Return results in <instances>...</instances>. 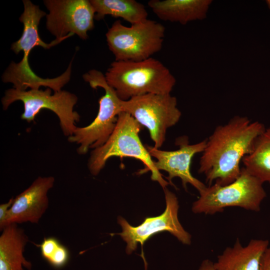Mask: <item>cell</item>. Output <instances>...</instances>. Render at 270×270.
<instances>
[{"label":"cell","mask_w":270,"mask_h":270,"mask_svg":"<svg viewBox=\"0 0 270 270\" xmlns=\"http://www.w3.org/2000/svg\"><path fill=\"white\" fill-rule=\"evenodd\" d=\"M166 208L160 215L146 218L144 222L136 226H131L121 216L118 218L122 232L117 234L126 243V252L132 254L137 248L138 244L142 248L144 242L154 234L168 232L183 244L191 243V236L182 226L178 218V202L176 195L166 188L164 189Z\"/></svg>","instance_id":"cell-10"},{"label":"cell","mask_w":270,"mask_h":270,"mask_svg":"<svg viewBox=\"0 0 270 270\" xmlns=\"http://www.w3.org/2000/svg\"><path fill=\"white\" fill-rule=\"evenodd\" d=\"M266 129L258 122L236 116L216 127L206 140L200 158L198 172L208 186H226L240 174V162L250 154L257 137Z\"/></svg>","instance_id":"cell-1"},{"label":"cell","mask_w":270,"mask_h":270,"mask_svg":"<svg viewBox=\"0 0 270 270\" xmlns=\"http://www.w3.org/2000/svg\"><path fill=\"white\" fill-rule=\"evenodd\" d=\"M164 32V26L155 20L146 19L126 26L117 20L106 36L115 60L140 61L160 50Z\"/></svg>","instance_id":"cell-7"},{"label":"cell","mask_w":270,"mask_h":270,"mask_svg":"<svg viewBox=\"0 0 270 270\" xmlns=\"http://www.w3.org/2000/svg\"><path fill=\"white\" fill-rule=\"evenodd\" d=\"M268 240L252 239L243 246L237 239L232 246L225 248L214 262L215 270H258L262 256L268 247Z\"/></svg>","instance_id":"cell-14"},{"label":"cell","mask_w":270,"mask_h":270,"mask_svg":"<svg viewBox=\"0 0 270 270\" xmlns=\"http://www.w3.org/2000/svg\"><path fill=\"white\" fill-rule=\"evenodd\" d=\"M24 10L19 18L23 24L24 30L20 38L12 44L11 50L18 54L24 52L22 60L18 63L12 62L2 76L4 82H10L13 88L20 90H38L42 86L48 87L58 92L70 80L72 63L66 70L60 76L52 78H44L37 76L31 69L28 64V56L35 46H40L49 49L65 39H55L49 44L44 42L38 34V25L41 18L46 16L38 6L29 0H24Z\"/></svg>","instance_id":"cell-2"},{"label":"cell","mask_w":270,"mask_h":270,"mask_svg":"<svg viewBox=\"0 0 270 270\" xmlns=\"http://www.w3.org/2000/svg\"><path fill=\"white\" fill-rule=\"evenodd\" d=\"M20 100L24 104V110L21 118L30 123L43 109L53 112L58 118L60 124L64 135L72 136L76 129V122H79V114L74 110V106L78 98L74 94L64 90L54 92L52 89L20 90L14 88L6 90L2 98L4 110H6L13 102Z\"/></svg>","instance_id":"cell-8"},{"label":"cell","mask_w":270,"mask_h":270,"mask_svg":"<svg viewBox=\"0 0 270 270\" xmlns=\"http://www.w3.org/2000/svg\"><path fill=\"white\" fill-rule=\"evenodd\" d=\"M142 126L128 113L122 112L118 117L116 126L108 140L91 152L88 166L93 176L98 175L109 158L113 156L132 158L143 163L140 174L150 171L151 179L157 181L164 190L170 184L154 166V161L144 146L139 134Z\"/></svg>","instance_id":"cell-4"},{"label":"cell","mask_w":270,"mask_h":270,"mask_svg":"<svg viewBox=\"0 0 270 270\" xmlns=\"http://www.w3.org/2000/svg\"><path fill=\"white\" fill-rule=\"evenodd\" d=\"M258 270H270V246L267 248L262 256Z\"/></svg>","instance_id":"cell-21"},{"label":"cell","mask_w":270,"mask_h":270,"mask_svg":"<svg viewBox=\"0 0 270 270\" xmlns=\"http://www.w3.org/2000/svg\"><path fill=\"white\" fill-rule=\"evenodd\" d=\"M14 198H12L6 203L0 205V230L1 231L6 226V218L8 212L14 202Z\"/></svg>","instance_id":"cell-20"},{"label":"cell","mask_w":270,"mask_h":270,"mask_svg":"<svg viewBox=\"0 0 270 270\" xmlns=\"http://www.w3.org/2000/svg\"><path fill=\"white\" fill-rule=\"evenodd\" d=\"M95 12L94 19L106 15L120 18L134 24L148 19L144 5L135 0H90Z\"/></svg>","instance_id":"cell-17"},{"label":"cell","mask_w":270,"mask_h":270,"mask_svg":"<svg viewBox=\"0 0 270 270\" xmlns=\"http://www.w3.org/2000/svg\"><path fill=\"white\" fill-rule=\"evenodd\" d=\"M266 2L268 8L270 10V0H266Z\"/></svg>","instance_id":"cell-23"},{"label":"cell","mask_w":270,"mask_h":270,"mask_svg":"<svg viewBox=\"0 0 270 270\" xmlns=\"http://www.w3.org/2000/svg\"><path fill=\"white\" fill-rule=\"evenodd\" d=\"M82 78L91 88H102L105 94L99 100L98 112L94 120L87 126H76L72 134L68 137L70 142L79 145L76 150L79 154H85L90 148L94 149L102 146L114 132L118 116L122 112V100L108 84L102 72L92 70L84 74Z\"/></svg>","instance_id":"cell-5"},{"label":"cell","mask_w":270,"mask_h":270,"mask_svg":"<svg viewBox=\"0 0 270 270\" xmlns=\"http://www.w3.org/2000/svg\"><path fill=\"white\" fill-rule=\"evenodd\" d=\"M104 76L122 100L148 94H170L176 84L168 68L152 57L140 61L115 60Z\"/></svg>","instance_id":"cell-3"},{"label":"cell","mask_w":270,"mask_h":270,"mask_svg":"<svg viewBox=\"0 0 270 270\" xmlns=\"http://www.w3.org/2000/svg\"><path fill=\"white\" fill-rule=\"evenodd\" d=\"M212 0H151L148 6L160 20L186 24L206 18Z\"/></svg>","instance_id":"cell-15"},{"label":"cell","mask_w":270,"mask_h":270,"mask_svg":"<svg viewBox=\"0 0 270 270\" xmlns=\"http://www.w3.org/2000/svg\"><path fill=\"white\" fill-rule=\"evenodd\" d=\"M198 270H215L214 262L208 259L204 260L201 263Z\"/></svg>","instance_id":"cell-22"},{"label":"cell","mask_w":270,"mask_h":270,"mask_svg":"<svg viewBox=\"0 0 270 270\" xmlns=\"http://www.w3.org/2000/svg\"><path fill=\"white\" fill-rule=\"evenodd\" d=\"M122 112L148 128L156 148L164 144L168 129L176 124L182 116L176 98L170 94L138 96L122 100Z\"/></svg>","instance_id":"cell-9"},{"label":"cell","mask_w":270,"mask_h":270,"mask_svg":"<svg viewBox=\"0 0 270 270\" xmlns=\"http://www.w3.org/2000/svg\"><path fill=\"white\" fill-rule=\"evenodd\" d=\"M206 143V139L194 144H189L186 136L178 138L176 144L179 148L175 150H162L154 146L146 145L152 158L156 159L154 164L156 169L166 172V178L170 184L174 185L172 180L175 177L180 178L183 187L186 190L188 184L192 185L200 192L206 186L203 182L194 178L190 172V166L194 156L202 152Z\"/></svg>","instance_id":"cell-12"},{"label":"cell","mask_w":270,"mask_h":270,"mask_svg":"<svg viewBox=\"0 0 270 270\" xmlns=\"http://www.w3.org/2000/svg\"><path fill=\"white\" fill-rule=\"evenodd\" d=\"M49 12L46 28L56 39H66L76 34L88 38V32L94 28L95 12L88 0H45Z\"/></svg>","instance_id":"cell-11"},{"label":"cell","mask_w":270,"mask_h":270,"mask_svg":"<svg viewBox=\"0 0 270 270\" xmlns=\"http://www.w3.org/2000/svg\"><path fill=\"white\" fill-rule=\"evenodd\" d=\"M54 180L52 176H39L18 195L8 212L6 226L13 223L38 224L48 208V193Z\"/></svg>","instance_id":"cell-13"},{"label":"cell","mask_w":270,"mask_h":270,"mask_svg":"<svg viewBox=\"0 0 270 270\" xmlns=\"http://www.w3.org/2000/svg\"><path fill=\"white\" fill-rule=\"evenodd\" d=\"M244 168L263 183L270 184V128L256 138L251 152L242 160Z\"/></svg>","instance_id":"cell-18"},{"label":"cell","mask_w":270,"mask_h":270,"mask_svg":"<svg viewBox=\"0 0 270 270\" xmlns=\"http://www.w3.org/2000/svg\"><path fill=\"white\" fill-rule=\"evenodd\" d=\"M28 241L24 230L16 224H10L2 230L0 236V270L31 268V262L23 254Z\"/></svg>","instance_id":"cell-16"},{"label":"cell","mask_w":270,"mask_h":270,"mask_svg":"<svg viewBox=\"0 0 270 270\" xmlns=\"http://www.w3.org/2000/svg\"><path fill=\"white\" fill-rule=\"evenodd\" d=\"M70 258V252L64 246L60 243L51 252L46 260L52 266L60 268L64 266Z\"/></svg>","instance_id":"cell-19"},{"label":"cell","mask_w":270,"mask_h":270,"mask_svg":"<svg viewBox=\"0 0 270 270\" xmlns=\"http://www.w3.org/2000/svg\"><path fill=\"white\" fill-rule=\"evenodd\" d=\"M263 182L244 167L238 178L226 186L214 184L206 186L192 206L196 214H214L230 206L259 212L266 196Z\"/></svg>","instance_id":"cell-6"}]
</instances>
